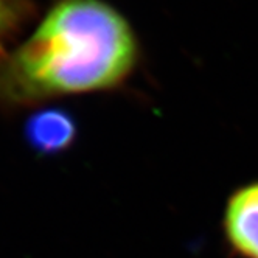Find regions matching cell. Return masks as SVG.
Masks as SVG:
<instances>
[{"label": "cell", "instance_id": "3957f363", "mask_svg": "<svg viewBox=\"0 0 258 258\" xmlns=\"http://www.w3.org/2000/svg\"><path fill=\"white\" fill-rule=\"evenodd\" d=\"M77 121L61 107H41L25 121L27 143L36 153L51 156L66 151L75 142Z\"/></svg>", "mask_w": 258, "mask_h": 258}, {"label": "cell", "instance_id": "6da1fadb", "mask_svg": "<svg viewBox=\"0 0 258 258\" xmlns=\"http://www.w3.org/2000/svg\"><path fill=\"white\" fill-rule=\"evenodd\" d=\"M140 56L126 17L104 0H54L28 38L0 53V107L120 87Z\"/></svg>", "mask_w": 258, "mask_h": 258}, {"label": "cell", "instance_id": "7a4b0ae2", "mask_svg": "<svg viewBox=\"0 0 258 258\" xmlns=\"http://www.w3.org/2000/svg\"><path fill=\"white\" fill-rule=\"evenodd\" d=\"M223 233L233 255L258 258V180L230 193L223 212Z\"/></svg>", "mask_w": 258, "mask_h": 258}, {"label": "cell", "instance_id": "277c9868", "mask_svg": "<svg viewBox=\"0 0 258 258\" xmlns=\"http://www.w3.org/2000/svg\"><path fill=\"white\" fill-rule=\"evenodd\" d=\"M30 16L27 0H0V41L14 33Z\"/></svg>", "mask_w": 258, "mask_h": 258}]
</instances>
